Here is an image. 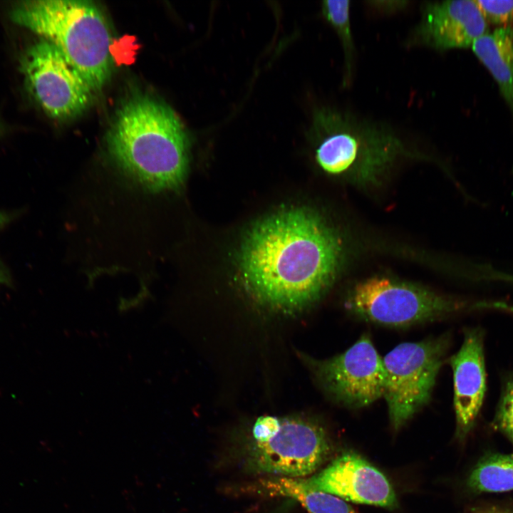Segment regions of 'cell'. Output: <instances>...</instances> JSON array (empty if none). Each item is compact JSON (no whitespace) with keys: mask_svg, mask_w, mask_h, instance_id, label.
I'll return each instance as SVG.
<instances>
[{"mask_svg":"<svg viewBox=\"0 0 513 513\" xmlns=\"http://www.w3.org/2000/svg\"><path fill=\"white\" fill-rule=\"evenodd\" d=\"M350 1H326L323 2V12L329 23L336 30L343 45L348 81L351 76L354 43L351 30Z\"/></svg>","mask_w":513,"mask_h":513,"instance_id":"obj_16","label":"cell"},{"mask_svg":"<svg viewBox=\"0 0 513 513\" xmlns=\"http://www.w3.org/2000/svg\"><path fill=\"white\" fill-rule=\"evenodd\" d=\"M310 364L326 393L344 406L360 408L383 397V358L366 333L342 353Z\"/></svg>","mask_w":513,"mask_h":513,"instance_id":"obj_9","label":"cell"},{"mask_svg":"<svg viewBox=\"0 0 513 513\" xmlns=\"http://www.w3.org/2000/svg\"><path fill=\"white\" fill-rule=\"evenodd\" d=\"M467 486L477 493L513 490V455L491 453L482 457L470 472Z\"/></svg>","mask_w":513,"mask_h":513,"instance_id":"obj_15","label":"cell"},{"mask_svg":"<svg viewBox=\"0 0 513 513\" xmlns=\"http://www.w3.org/2000/svg\"><path fill=\"white\" fill-rule=\"evenodd\" d=\"M487 21L475 1L426 2L411 41L437 51L465 48L484 35Z\"/></svg>","mask_w":513,"mask_h":513,"instance_id":"obj_11","label":"cell"},{"mask_svg":"<svg viewBox=\"0 0 513 513\" xmlns=\"http://www.w3.org/2000/svg\"><path fill=\"white\" fill-rule=\"evenodd\" d=\"M11 279L5 268L0 263V286L1 285H10Z\"/></svg>","mask_w":513,"mask_h":513,"instance_id":"obj_21","label":"cell"},{"mask_svg":"<svg viewBox=\"0 0 513 513\" xmlns=\"http://www.w3.org/2000/svg\"><path fill=\"white\" fill-rule=\"evenodd\" d=\"M492 424L513 445V373L503 385Z\"/></svg>","mask_w":513,"mask_h":513,"instance_id":"obj_17","label":"cell"},{"mask_svg":"<svg viewBox=\"0 0 513 513\" xmlns=\"http://www.w3.org/2000/svg\"><path fill=\"white\" fill-rule=\"evenodd\" d=\"M450 363L453 373L455 436L462 440L475 423L487 388L483 331L480 328L465 330L462 344Z\"/></svg>","mask_w":513,"mask_h":513,"instance_id":"obj_12","label":"cell"},{"mask_svg":"<svg viewBox=\"0 0 513 513\" xmlns=\"http://www.w3.org/2000/svg\"><path fill=\"white\" fill-rule=\"evenodd\" d=\"M321 136L316 158L326 172L358 185L375 183L400 157L411 155L387 126L324 109L315 119Z\"/></svg>","mask_w":513,"mask_h":513,"instance_id":"obj_5","label":"cell"},{"mask_svg":"<svg viewBox=\"0 0 513 513\" xmlns=\"http://www.w3.org/2000/svg\"><path fill=\"white\" fill-rule=\"evenodd\" d=\"M345 307L364 321L404 327L464 311H502L504 304L501 301H470L446 296L412 283L375 276L349 291Z\"/></svg>","mask_w":513,"mask_h":513,"instance_id":"obj_6","label":"cell"},{"mask_svg":"<svg viewBox=\"0 0 513 513\" xmlns=\"http://www.w3.org/2000/svg\"><path fill=\"white\" fill-rule=\"evenodd\" d=\"M260 484L272 495L294 499L309 513H358L338 497L305 488L297 478L273 477Z\"/></svg>","mask_w":513,"mask_h":513,"instance_id":"obj_14","label":"cell"},{"mask_svg":"<svg viewBox=\"0 0 513 513\" xmlns=\"http://www.w3.org/2000/svg\"><path fill=\"white\" fill-rule=\"evenodd\" d=\"M343 256L336 232L312 211L293 208L254 225L237 255L243 285L258 302L294 312L318 300L332 285Z\"/></svg>","mask_w":513,"mask_h":513,"instance_id":"obj_1","label":"cell"},{"mask_svg":"<svg viewBox=\"0 0 513 513\" xmlns=\"http://www.w3.org/2000/svg\"><path fill=\"white\" fill-rule=\"evenodd\" d=\"M108 148L120 168L152 191L181 186L189 162V140L177 114L167 105L136 95L122 104L107 137Z\"/></svg>","mask_w":513,"mask_h":513,"instance_id":"obj_2","label":"cell"},{"mask_svg":"<svg viewBox=\"0 0 513 513\" xmlns=\"http://www.w3.org/2000/svg\"><path fill=\"white\" fill-rule=\"evenodd\" d=\"M12 218L11 213L0 211V229L7 224Z\"/></svg>","mask_w":513,"mask_h":513,"instance_id":"obj_22","label":"cell"},{"mask_svg":"<svg viewBox=\"0 0 513 513\" xmlns=\"http://www.w3.org/2000/svg\"><path fill=\"white\" fill-rule=\"evenodd\" d=\"M376 4L375 7L380 9V10H384L385 11H395L398 9H400L402 7H404L405 4V1H391L390 5H388V1H375L373 2Z\"/></svg>","mask_w":513,"mask_h":513,"instance_id":"obj_20","label":"cell"},{"mask_svg":"<svg viewBox=\"0 0 513 513\" xmlns=\"http://www.w3.org/2000/svg\"><path fill=\"white\" fill-rule=\"evenodd\" d=\"M11 20L40 35L63 54L92 90L99 91L112 68L111 33L101 11L79 0H34L16 4Z\"/></svg>","mask_w":513,"mask_h":513,"instance_id":"obj_3","label":"cell"},{"mask_svg":"<svg viewBox=\"0 0 513 513\" xmlns=\"http://www.w3.org/2000/svg\"><path fill=\"white\" fill-rule=\"evenodd\" d=\"M473 513H513V505L484 504L475 508Z\"/></svg>","mask_w":513,"mask_h":513,"instance_id":"obj_19","label":"cell"},{"mask_svg":"<svg viewBox=\"0 0 513 513\" xmlns=\"http://www.w3.org/2000/svg\"><path fill=\"white\" fill-rule=\"evenodd\" d=\"M26 87L51 118H72L91 103L93 91L59 49L41 38L29 46L20 61Z\"/></svg>","mask_w":513,"mask_h":513,"instance_id":"obj_8","label":"cell"},{"mask_svg":"<svg viewBox=\"0 0 513 513\" xmlns=\"http://www.w3.org/2000/svg\"><path fill=\"white\" fill-rule=\"evenodd\" d=\"M472 48L513 110V28L504 26L485 33L474 41Z\"/></svg>","mask_w":513,"mask_h":513,"instance_id":"obj_13","label":"cell"},{"mask_svg":"<svg viewBox=\"0 0 513 513\" xmlns=\"http://www.w3.org/2000/svg\"><path fill=\"white\" fill-rule=\"evenodd\" d=\"M5 132V128L4 125L0 122V136L2 135Z\"/></svg>","mask_w":513,"mask_h":513,"instance_id":"obj_23","label":"cell"},{"mask_svg":"<svg viewBox=\"0 0 513 513\" xmlns=\"http://www.w3.org/2000/svg\"><path fill=\"white\" fill-rule=\"evenodd\" d=\"M297 479L306 489L325 492L345 502L388 509L398 506L395 491L385 475L354 452H344L309 477Z\"/></svg>","mask_w":513,"mask_h":513,"instance_id":"obj_10","label":"cell"},{"mask_svg":"<svg viewBox=\"0 0 513 513\" xmlns=\"http://www.w3.org/2000/svg\"><path fill=\"white\" fill-rule=\"evenodd\" d=\"M486 21L495 24L513 22V1H475Z\"/></svg>","mask_w":513,"mask_h":513,"instance_id":"obj_18","label":"cell"},{"mask_svg":"<svg viewBox=\"0 0 513 513\" xmlns=\"http://www.w3.org/2000/svg\"><path fill=\"white\" fill-rule=\"evenodd\" d=\"M333 453L318 423L301 417H259L229 450L244 471L277 477L303 478L318 471Z\"/></svg>","mask_w":513,"mask_h":513,"instance_id":"obj_4","label":"cell"},{"mask_svg":"<svg viewBox=\"0 0 513 513\" xmlns=\"http://www.w3.org/2000/svg\"><path fill=\"white\" fill-rule=\"evenodd\" d=\"M450 343V336L400 343L383 362V398L393 430L400 429L430 400L437 375Z\"/></svg>","mask_w":513,"mask_h":513,"instance_id":"obj_7","label":"cell"}]
</instances>
